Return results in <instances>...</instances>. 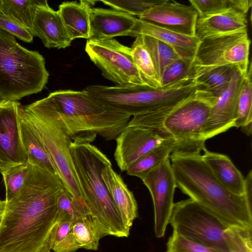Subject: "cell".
<instances>
[{
    "instance_id": "83f0119b",
    "label": "cell",
    "mask_w": 252,
    "mask_h": 252,
    "mask_svg": "<svg viewBox=\"0 0 252 252\" xmlns=\"http://www.w3.org/2000/svg\"><path fill=\"white\" fill-rule=\"evenodd\" d=\"M131 55L145 84L153 89L161 88L152 58L141 35L136 37L131 47Z\"/></svg>"
},
{
    "instance_id": "b9f144b4",
    "label": "cell",
    "mask_w": 252,
    "mask_h": 252,
    "mask_svg": "<svg viewBox=\"0 0 252 252\" xmlns=\"http://www.w3.org/2000/svg\"><path fill=\"white\" fill-rule=\"evenodd\" d=\"M2 0H0V14H1Z\"/></svg>"
},
{
    "instance_id": "d6a6232c",
    "label": "cell",
    "mask_w": 252,
    "mask_h": 252,
    "mask_svg": "<svg viewBox=\"0 0 252 252\" xmlns=\"http://www.w3.org/2000/svg\"><path fill=\"white\" fill-rule=\"evenodd\" d=\"M31 164H20L2 172L6 189L5 202L14 198L22 189L28 176Z\"/></svg>"
},
{
    "instance_id": "cb8c5ba5",
    "label": "cell",
    "mask_w": 252,
    "mask_h": 252,
    "mask_svg": "<svg viewBox=\"0 0 252 252\" xmlns=\"http://www.w3.org/2000/svg\"><path fill=\"white\" fill-rule=\"evenodd\" d=\"M22 141L31 164L56 174L42 143L31 124L20 114Z\"/></svg>"
},
{
    "instance_id": "8992f818",
    "label": "cell",
    "mask_w": 252,
    "mask_h": 252,
    "mask_svg": "<svg viewBox=\"0 0 252 252\" xmlns=\"http://www.w3.org/2000/svg\"><path fill=\"white\" fill-rule=\"evenodd\" d=\"M173 232L220 252H252V230L230 227L190 198L174 204Z\"/></svg>"
},
{
    "instance_id": "d4e9b609",
    "label": "cell",
    "mask_w": 252,
    "mask_h": 252,
    "mask_svg": "<svg viewBox=\"0 0 252 252\" xmlns=\"http://www.w3.org/2000/svg\"><path fill=\"white\" fill-rule=\"evenodd\" d=\"M175 146L173 138L165 140L142 156L126 171L127 175L142 179L168 158Z\"/></svg>"
},
{
    "instance_id": "ab89813d",
    "label": "cell",
    "mask_w": 252,
    "mask_h": 252,
    "mask_svg": "<svg viewBox=\"0 0 252 252\" xmlns=\"http://www.w3.org/2000/svg\"><path fill=\"white\" fill-rule=\"evenodd\" d=\"M229 7L247 14L252 5L251 0H228Z\"/></svg>"
},
{
    "instance_id": "6da1fadb",
    "label": "cell",
    "mask_w": 252,
    "mask_h": 252,
    "mask_svg": "<svg viewBox=\"0 0 252 252\" xmlns=\"http://www.w3.org/2000/svg\"><path fill=\"white\" fill-rule=\"evenodd\" d=\"M64 189L57 174L31 164L22 189L6 203L0 252H50L57 200Z\"/></svg>"
},
{
    "instance_id": "30bf717a",
    "label": "cell",
    "mask_w": 252,
    "mask_h": 252,
    "mask_svg": "<svg viewBox=\"0 0 252 252\" xmlns=\"http://www.w3.org/2000/svg\"><path fill=\"white\" fill-rule=\"evenodd\" d=\"M250 45L248 32L201 40L192 63L194 77L225 65L234 66L245 75L250 64Z\"/></svg>"
},
{
    "instance_id": "ac0fdd59",
    "label": "cell",
    "mask_w": 252,
    "mask_h": 252,
    "mask_svg": "<svg viewBox=\"0 0 252 252\" xmlns=\"http://www.w3.org/2000/svg\"><path fill=\"white\" fill-rule=\"evenodd\" d=\"M31 33L48 48L64 49L72 42L58 11L52 8L46 0H40L36 7Z\"/></svg>"
},
{
    "instance_id": "e0dca14e",
    "label": "cell",
    "mask_w": 252,
    "mask_h": 252,
    "mask_svg": "<svg viewBox=\"0 0 252 252\" xmlns=\"http://www.w3.org/2000/svg\"><path fill=\"white\" fill-rule=\"evenodd\" d=\"M138 20L135 16L113 9L93 7L90 16V38L135 37Z\"/></svg>"
},
{
    "instance_id": "7bdbcfd3",
    "label": "cell",
    "mask_w": 252,
    "mask_h": 252,
    "mask_svg": "<svg viewBox=\"0 0 252 252\" xmlns=\"http://www.w3.org/2000/svg\"><path fill=\"white\" fill-rule=\"evenodd\" d=\"M2 217V216H0V223H1V221Z\"/></svg>"
},
{
    "instance_id": "1f68e13d",
    "label": "cell",
    "mask_w": 252,
    "mask_h": 252,
    "mask_svg": "<svg viewBox=\"0 0 252 252\" xmlns=\"http://www.w3.org/2000/svg\"><path fill=\"white\" fill-rule=\"evenodd\" d=\"M91 215L87 206L73 197L65 189L60 193L57 200L56 222L74 220Z\"/></svg>"
},
{
    "instance_id": "8d00e7d4",
    "label": "cell",
    "mask_w": 252,
    "mask_h": 252,
    "mask_svg": "<svg viewBox=\"0 0 252 252\" xmlns=\"http://www.w3.org/2000/svg\"><path fill=\"white\" fill-rule=\"evenodd\" d=\"M196 10L198 17L214 15L229 8L228 0H189Z\"/></svg>"
},
{
    "instance_id": "836d02e7",
    "label": "cell",
    "mask_w": 252,
    "mask_h": 252,
    "mask_svg": "<svg viewBox=\"0 0 252 252\" xmlns=\"http://www.w3.org/2000/svg\"><path fill=\"white\" fill-rule=\"evenodd\" d=\"M189 77H195L192 63L180 58L169 63L164 69L160 79L161 87Z\"/></svg>"
},
{
    "instance_id": "f546056e",
    "label": "cell",
    "mask_w": 252,
    "mask_h": 252,
    "mask_svg": "<svg viewBox=\"0 0 252 252\" xmlns=\"http://www.w3.org/2000/svg\"><path fill=\"white\" fill-rule=\"evenodd\" d=\"M40 2L37 0H2L1 14L31 32L35 10Z\"/></svg>"
},
{
    "instance_id": "e575fe53",
    "label": "cell",
    "mask_w": 252,
    "mask_h": 252,
    "mask_svg": "<svg viewBox=\"0 0 252 252\" xmlns=\"http://www.w3.org/2000/svg\"><path fill=\"white\" fill-rule=\"evenodd\" d=\"M163 1L164 0H101V2L113 9L133 16L139 17L146 11Z\"/></svg>"
},
{
    "instance_id": "60d3db41",
    "label": "cell",
    "mask_w": 252,
    "mask_h": 252,
    "mask_svg": "<svg viewBox=\"0 0 252 252\" xmlns=\"http://www.w3.org/2000/svg\"><path fill=\"white\" fill-rule=\"evenodd\" d=\"M6 206L5 201L0 199V216H2Z\"/></svg>"
},
{
    "instance_id": "484cf974",
    "label": "cell",
    "mask_w": 252,
    "mask_h": 252,
    "mask_svg": "<svg viewBox=\"0 0 252 252\" xmlns=\"http://www.w3.org/2000/svg\"><path fill=\"white\" fill-rule=\"evenodd\" d=\"M252 63H250L247 73L244 75L238 97L237 117L234 126L250 136L252 124Z\"/></svg>"
},
{
    "instance_id": "44dd1931",
    "label": "cell",
    "mask_w": 252,
    "mask_h": 252,
    "mask_svg": "<svg viewBox=\"0 0 252 252\" xmlns=\"http://www.w3.org/2000/svg\"><path fill=\"white\" fill-rule=\"evenodd\" d=\"M101 175L125 224L130 229L138 216L137 204L133 194L122 177L114 170L112 164L104 166Z\"/></svg>"
},
{
    "instance_id": "9a60e30c",
    "label": "cell",
    "mask_w": 252,
    "mask_h": 252,
    "mask_svg": "<svg viewBox=\"0 0 252 252\" xmlns=\"http://www.w3.org/2000/svg\"><path fill=\"white\" fill-rule=\"evenodd\" d=\"M198 16L197 11L191 5L164 0L138 18L178 33L194 36Z\"/></svg>"
},
{
    "instance_id": "7c38bea8",
    "label": "cell",
    "mask_w": 252,
    "mask_h": 252,
    "mask_svg": "<svg viewBox=\"0 0 252 252\" xmlns=\"http://www.w3.org/2000/svg\"><path fill=\"white\" fill-rule=\"evenodd\" d=\"M149 189L154 209V228L157 237H162L169 222L176 187L169 158L149 172L142 179Z\"/></svg>"
},
{
    "instance_id": "ba28073f",
    "label": "cell",
    "mask_w": 252,
    "mask_h": 252,
    "mask_svg": "<svg viewBox=\"0 0 252 252\" xmlns=\"http://www.w3.org/2000/svg\"><path fill=\"white\" fill-rule=\"evenodd\" d=\"M49 76L42 55L22 46L0 29V99L18 101L39 93Z\"/></svg>"
},
{
    "instance_id": "7a4b0ae2",
    "label": "cell",
    "mask_w": 252,
    "mask_h": 252,
    "mask_svg": "<svg viewBox=\"0 0 252 252\" xmlns=\"http://www.w3.org/2000/svg\"><path fill=\"white\" fill-rule=\"evenodd\" d=\"M176 187L230 227L252 230V199L235 194L214 177L201 153H172Z\"/></svg>"
},
{
    "instance_id": "74e56055",
    "label": "cell",
    "mask_w": 252,
    "mask_h": 252,
    "mask_svg": "<svg viewBox=\"0 0 252 252\" xmlns=\"http://www.w3.org/2000/svg\"><path fill=\"white\" fill-rule=\"evenodd\" d=\"M0 29L24 42L33 41V36L29 30L2 14H0Z\"/></svg>"
},
{
    "instance_id": "4dcf8cb0",
    "label": "cell",
    "mask_w": 252,
    "mask_h": 252,
    "mask_svg": "<svg viewBox=\"0 0 252 252\" xmlns=\"http://www.w3.org/2000/svg\"><path fill=\"white\" fill-rule=\"evenodd\" d=\"M141 36L152 58L160 83V79L166 66L181 58L171 47L164 42L149 36Z\"/></svg>"
},
{
    "instance_id": "52a82bcc",
    "label": "cell",
    "mask_w": 252,
    "mask_h": 252,
    "mask_svg": "<svg viewBox=\"0 0 252 252\" xmlns=\"http://www.w3.org/2000/svg\"><path fill=\"white\" fill-rule=\"evenodd\" d=\"M20 114L37 134L64 189L86 204L71 155L70 147L72 141L56 110L44 98L22 106Z\"/></svg>"
},
{
    "instance_id": "9c48e42d",
    "label": "cell",
    "mask_w": 252,
    "mask_h": 252,
    "mask_svg": "<svg viewBox=\"0 0 252 252\" xmlns=\"http://www.w3.org/2000/svg\"><path fill=\"white\" fill-rule=\"evenodd\" d=\"M216 98L199 89L173 108L163 119L162 126L174 140L172 153H201L202 136Z\"/></svg>"
},
{
    "instance_id": "8fae6325",
    "label": "cell",
    "mask_w": 252,
    "mask_h": 252,
    "mask_svg": "<svg viewBox=\"0 0 252 252\" xmlns=\"http://www.w3.org/2000/svg\"><path fill=\"white\" fill-rule=\"evenodd\" d=\"M85 51L102 75L115 86H147L134 63L131 48L114 38H92L87 40Z\"/></svg>"
},
{
    "instance_id": "d590c367",
    "label": "cell",
    "mask_w": 252,
    "mask_h": 252,
    "mask_svg": "<svg viewBox=\"0 0 252 252\" xmlns=\"http://www.w3.org/2000/svg\"><path fill=\"white\" fill-rule=\"evenodd\" d=\"M166 252H220L191 241L173 232L167 243Z\"/></svg>"
},
{
    "instance_id": "d6986e66",
    "label": "cell",
    "mask_w": 252,
    "mask_h": 252,
    "mask_svg": "<svg viewBox=\"0 0 252 252\" xmlns=\"http://www.w3.org/2000/svg\"><path fill=\"white\" fill-rule=\"evenodd\" d=\"M247 14L229 7L220 13L198 17L195 36L204 39L248 32Z\"/></svg>"
},
{
    "instance_id": "f35d334b",
    "label": "cell",
    "mask_w": 252,
    "mask_h": 252,
    "mask_svg": "<svg viewBox=\"0 0 252 252\" xmlns=\"http://www.w3.org/2000/svg\"><path fill=\"white\" fill-rule=\"evenodd\" d=\"M81 248L71 229L68 234L52 247L54 252H75Z\"/></svg>"
},
{
    "instance_id": "5b68a950",
    "label": "cell",
    "mask_w": 252,
    "mask_h": 252,
    "mask_svg": "<svg viewBox=\"0 0 252 252\" xmlns=\"http://www.w3.org/2000/svg\"><path fill=\"white\" fill-rule=\"evenodd\" d=\"M198 88L196 78L189 77L158 89L97 85L84 90L103 106L131 117L173 108L191 96Z\"/></svg>"
},
{
    "instance_id": "4fadbf2b",
    "label": "cell",
    "mask_w": 252,
    "mask_h": 252,
    "mask_svg": "<svg viewBox=\"0 0 252 252\" xmlns=\"http://www.w3.org/2000/svg\"><path fill=\"white\" fill-rule=\"evenodd\" d=\"M18 101L0 99V172L28 162L20 132Z\"/></svg>"
},
{
    "instance_id": "277c9868",
    "label": "cell",
    "mask_w": 252,
    "mask_h": 252,
    "mask_svg": "<svg viewBox=\"0 0 252 252\" xmlns=\"http://www.w3.org/2000/svg\"><path fill=\"white\" fill-rule=\"evenodd\" d=\"M70 150L86 204L104 236L127 237L125 224L102 178L101 172L112 164L106 156L90 143L72 142Z\"/></svg>"
},
{
    "instance_id": "603a6c76",
    "label": "cell",
    "mask_w": 252,
    "mask_h": 252,
    "mask_svg": "<svg viewBox=\"0 0 252 252\" xmlns=\"http://www.w3.org/2000/svg\"><path fill=\"white\" fill-rule=\"evenodd\" d=\"M94 1H64L58 12L67 34L71 41L79 38H90V16Z\"/></svg>"
},
{
    "instance_id": "7402d4cb",
    "label": "cell",
    "mask_w": 252,
    "mask_h": 252,
    "mask_svg": "<svg viewBox=\"0 0 252 252\" xmlns=\"http://www.w3.org/2000/svg\"><path fill=\"white\" fill-rule=\"evenodd\" d=\"M202 151L203 161L217 180L231 192L239 195L245 194V179L230 158L210 152L205 147Z\"/></svg>"
},
{
    "instance_id": "3957f363",
    "label": "cell",
    "mask_w": 252,
    "mask_h": 252,
    "mask_svg": "<svg viewBox=\"0 0 252 252\" xmlns=\"http://www.w3.org/2000/svg\"><path fill=\"white\" fill-rule=\"evenodd\" d=\"M57 111L73 142L91 143L97 135L116 139L127 126L130 116L108 109L85 90H61L45 97Z\"/></svg>"
},
{
    "instance_id": "ffe728a7",
    "label": "cell",
    "mask_w": 252,
    "mask_h": 252,
    "mask_svg": "<svg viewBox=\"0 0 252 252\" xmlns=\"http://www.w3.org/2000/svg\"><path fill=\"white\" fill-rule=\"evenodd\" d=\"M149 36L171 47L183 60L193 63L200 40L196 36H189L175 32L138 19L135 37Z\"/></svg>"
},
{
    "instance_id": "5bb4252c",
    "label": "cell",
    "mask_w": 252,
    "mask_h": 252,
    "mask_svg": "<svg viewBox=\"0 0 252 252\" xmlns=\"http://www.w3.org/2000/svg\"><path fill=\"white\" fill-rule=\"evenodd\" d=\"M173 138L163 128L126 126L117 136L114 158L126 171L142 156L165 140Z\"/></svg>"
},
{
    "instance_id": "4316f807",
    "label": "cell",
    "mask_w": 252,
    "mask_h": 252,
    "mask_svg": "<svg viewBox=\"0 0 252 252\" xmlns=\"http://www.w3.org/2000/svg\"><path fill=\"white\" fill-rule=\"evenodd\" d=\"M236 69L233 65L213 68L196 78L198 88L217 98L228 88Z\"/></svg>"
},
{
    "instance_id": "2e32d148",
    "label": "cell",
    "mask_w": 252,
    "mask_h": 252,
    "mask_svg": "<svg viewBox=\"0 0 252 252\" xmlns=\"http://www.w3.org/2000/svg\"><path fill=\"white\" fill-rule=\"evenodd\" d=\"M244 76L236 69L228 88L216 99L211 107L203 133L204 141L234 127L237 117L238 97Z\"/></svg>"
},
{
    "instance_id": "f1b7e54d",
    "label": "cell",
    "mask_w": 252,
    "mask_h": 252,
    "mask_svg": "<svg viewBox=\"0 0 252 252\" xmlns=\"http://www.w3.org/2000/svg\"><path fill=\"white\" fill-rule=\"evenodd\" d=\"M72 231L81 248L97 250L99 241L104 235L98 224L90 215L74 220Z\"/></svg>"
}]
</instances>
